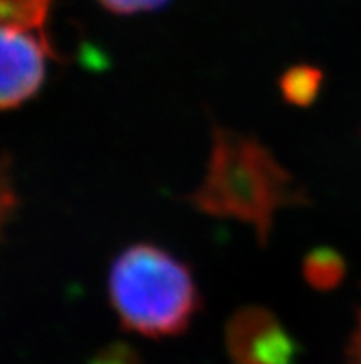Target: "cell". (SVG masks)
Wrapping results in <instances>:
<instances>
[{"instance_id": "8fae6325", "label": "cell", "mask_w": 361, "mask_h": 364, "mask_svg": "<svg viewBox=\"0 0 361 364\" xmlns=\"http://www.w3.org/2000/svg\"><path fill=\"white\" fill-rule=\"evenodd\" d=\"M9 203H11V196H9L8 189H4V187L0 185V220L4 217V213L6 209H8Z\"/></svg>"}, {"instance_id": "6da1fadb", "label": "cell", "mask_w": 361, "mask_h": 364, "mask_svg": "<svg viewBox=\"0 0 361 364\" xmlns=\"http://www.w3.org/2000/svg\"><path fill=\"white\" fill-rule=\"evenodd\" d=\"M188 200L205 215L252 226L260 246L270 239L280 209L308 202L306 193L260 141L225 128L214 129L205 178Z\"/></svg>"}, {"instance_id": "5b68a950", "label": "cell", "mask_w": 361, "mask_h": 364, "mask_svg": "<svg viewBox=\"0 0 361 364\" xmlns=\"http://www.w3.org/2000/svg\"><path fill=\"white\" fill-rule=\"evenodd\" d=\"M50 4L52 0H0V28L43 36Z\"/></svg>"}, {"instance_id": "3957f363", "label": "cell", "mask_w": 361, "mask_h": 364, "mask_svg": "<svg viewBox=\"0 0 361 364\" xmlns=\"http://www.w3.org/2000/svg\"><path fill=\"white\" fill-rule=\"evenodd\" d=\"M233 364H293L299 346L279 316L265 307H242L225 328Z\"/></svg>"}, {"instance_id": "277c9868", "label": "cell", "mask_w": 361, "mask_h": 364, "mask_svg": "<svg viewBox=\"0 0 361 364\" xmlns=\"http://www.w3.org/2000/svg\"><path fill=\"white\" fill-rule=\"evenodd\" d=\"M52 54L39 33L0 28V109L21 106L41 89Z\"/></svg>"}, {"instance_id": "30bf717a", "label": "cell", "mask_w": 361, "mask_h": 364, "mask_svg": "<svg viewBox=\"0 0 361 364\" xmlns=\"http://www.w3.org/2000/svg\"><path fill=\"white\" fill-rule=\"evenodd\" d=\"M348 357H350V364H361V313L357 318L356 329L350 338V348H348Z\"/></svg>"}, {"instance_id": "9c48e42d", "label": "cell", "mask_w": 361, "mask_h": 364, "mask_svg": "<svg viewBox=\"0 0 361 364\" xmlns=\"http://www.w3.org/2000/svg\"><path fill=\"white\" fill-rule=\"evenodd\" d=\"M91 364H138V357L131 348L118 342L101 350Z\"/></svg>"}, {"instance_id": "7a4b0ae2", "label": "cell", "mask_w": 361, "mask_h": 364, "mask_svg": "<svg viewBox=\"0 0 361 364\" xmlns=\"http://www.w3.org/2000/svg\"><path fill=\"white\" fill-rule=\"evenodd\" d=\"M109 300L122 328L150 338L184 333L201 307L190 268L150 242L116 255L109 270Z\"/></svg>"}, {"instance_id": "ba28073f", "label": "cell", "mask_w": 361, "mask_h": 364, "mask_svg": "<svg viewBox=\"0 0 361 364\" xmlns=\"http://www.w3.org/2000/svg\"><path fill=\"white\" fill-rule=\"evenodd\" d=\"M96 2L101 8H106L107 11H111V14L133 15L160 8L168 0H96Z\"/></svg>"}, {"instance_id": "8992f818", "label": "cell", "mask_w": 361, "mask_h": 364, "mask_svg": "<svg viewBox=\"0 0 361 364\" xmlns=\"http://www.w3.org/2000/svg\"><path fill=\"white\" fill-rule=\"evenodd\" d=\"M325 74L313 65H295L288 69L280 78V92L288 104L299 107H308L317 100L323 89Z\"/></svg>"}, {"instance_id": "52a82bcc", "label": "cell", "mask_w": 361, "mask_h": 364, "mask_svg": "<svg viewBox=\"0 0 361 364\" xmlns=\"http://www.w3.org/2000/svg\"><path fill=\"white\" fill-rule=\"evenodd\" d=\"M302 274L316 291H334L345 277L343 257L332 248H316L304 259Z\"/></svg>"}]
</instances>
